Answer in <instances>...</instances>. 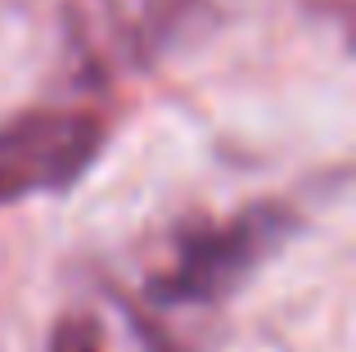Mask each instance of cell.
I'll list each match as a JSON object with an SVG mask.
<instances>
[{
  "label": "cell",
  "instance_id": "cell-1",
  "mask_svg": "<svg viewBox=\"0 0 356 352\" xmlns=\"http://www.w3.org/2000/svg\"><path fill=\"white\" fill-rule=\"evenodd\" d=\"M298 230L284 203H252L226 221L181 230L172 262L149 280V298L167 307H212L226 303L248 275H257Z\"/></svg>",
  "mask_w": 356,
  "mask_h": 352
},
{
  "label": "cell",
  "instance_id": "cell-2",
  "mask_svg": "<svg viewBox=\"0 0 356 352\" xmlns=\"http://www.w3.org/2000/svg\"><path fill=\"white\" fill-rule=\"evenodd\" d=\"M104 122L72 109H32L0 122V208L63 194L104 154Z\"/></svg>",
  "mask_w": 356,
  "mask_h": 352
},
{
  "label": "cell",
  "instance_id": "cell-3",
  "mask_svg": "<svg viewBox=\"0 0 356 352\" xmlns=\"http://www.w3.org/2000/svg\"><path fill=\"white\" fill-rule=\"evenodd\" d=\"M50 352H104V348L95 344V335H90L86 326H63L59 335H54Z\"/></svg>",
  "mask_w": 356,
  "mask_h": 352
}]
</instances>
